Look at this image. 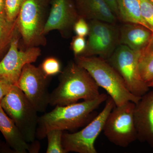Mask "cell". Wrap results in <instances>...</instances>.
I'll use <instances>...</instances> for the list:
<instances>
[{
    "instance_id": "1",
    "label": "cell",
    "mask_w": 153,
    "mask_h": 153,
    "mask_svg": "<svg viewBox=\"0 0 153 153\" xmlns=\"http://www.w3.org/2000/svg\"><path fill=\"white\" fill-rule=\"evenodd\" d=\"M108 98L107 94H100L92 100L64 106L56 105L50 112L39 117L36 138H45L47 132L52 130L73 131L86 126L94 118V111Z\"/></svg>"
},
{
    "instance_id": "2",
    "label": "cell",
    "mask_w": 153,
    "mask_h": 153,
    "mask_svg": "<svg viewBox=\"0 0 153 153\" xmlns=\"http://www.w3.org/2000/svg\"><path fill=\"white\" fill-rule=\"evenodd\" d=\"M59 82L50 93L49 105L64 106L78 100H92L100 95L99 86L87 70L71 62L60 73Z\"/></svg>"
},
{
    "instance_id": "3",
    "label": "cell",
    "mask_w": 153,
    "mask_h": 153,
    "mask_svg": "<svg viewBox=\"0 0 153 153\" xmlns=\"http://www.w3.org/2000/svg\"><path fill=\"white\" fill-rule=\"evenodd\" d=\"M75 62L87 70L99 87L106 91L116 106L128 101L137 103L140 99L130 92L120 74L104 58L78 56L75 57Z\"/></svg>"
},
{
    "instance_id": "4",
    "label": "cell",
    "mask_w": 153,
    "mask_h": 153,
    "mask_svg": "<svg viewBox=\"0 0 153 153\" xmlns=\"http://www.w3.org/2000/svg\"><path fill=\"white\" fill-rule=\"evenodd\" d=\"M1 105L23 134L26 141L32 142L36 138L38 111L17 85H12L3 98Z\"/></svg>"
},
{
    "instance_id": "5",
    "label": "cell",
    "mask_w": 153,
    "mask_h": 153,
    "mask_svg": "<svg viewBox=\"0 0 153 153\" xmlns=\"http://www.w3.org/2000/svg\"><path fill=\"white\" fill-rule=\"evenodd\" d=\"M48 0H25L16 19L17 28L27 48L44 46L45 10Z\"/></svg>"
},
{
    "instance_id": "6",
    "label": "cell",
    "mask_w": 153,
    "mask_h": 153,
    "mask_svg": "<svg viewBox=\"0 0 153 153\" xmlns=\"http://www.w3.org/2000/svg\"><path fill=\"white\" fill-rule=\"evenodd\" d=\"M135 103L128 101L114 108L107 118L103 134L115 146L126 148L137 140L134 109Z\"/></svg>"
},
{
    "instance_id": "7",
    "label": "cell",
    "mask_w": 153,
    "mask_h": 153,
    "mask_svg": "<svg viewBox=\"0 0 153 153\" xmlns=\"http://www.w3.org/2000/svg\"><path fill=\"white\" fill-rule=\"evenodd\" d=\"M115 106L114 101L108 97L102 110L84 128L71 133L63 131L62 145L66 153H97L94 146L96 140L103 131L107 118Z\"/></svg>"
},
{
    "instance_id": "8",
    "label": "cell",
    "mask_w": 153,
    "mask_h": 153,
    "mask_svg": "<svg viewBox=\"0 0 153 153\" xmlns=\"http://www.w3.org/2000/svg\"><path fill=\"white\" fill-rule=\"evenodd\" d=\"M140 51L132 50L120 44L106 60L120 74L130 92L136 96L141 97L149 91L150 87L140 75Z\"/></svg>"
},
{
    "instance_id": "9",
    "label": "cell",
    "mask_w": 153,
    "mask_h": 153,
    "mask_svg": "<svg viewBox=\"0 0 153 153\" xmlns=\"http://www.w3.org/2000/svg\"><path fill=\"white\" fill-rule=\"evenodd\" d=\"M49 78L44 74L40 66L36 67L29 63L24 66L16 85L38 112H45L49 105Z\"/></svg>"
},
{
    "instance_id": "10",
    "label": "cell",
    "mask_w": 153,
    "mask_h": 153,
    "mask_svg": "<svg viewBox=\"0 0 153 153\" xmlns=\"http://www.w3.org/2000/svg\"><path fill=\"white\" fill-rule=\"evenodd\" d=\"M20 38L18 30L7 52L0 61V78L13 85H16L24 66L36 62L41 55L38 47L19 49Z\"/></svg>"
},
{
    "instance_id": "11",
    "label": "cell",
    "mask_w": 153,
    "mask_h": 153,
    "mask_svg": "<svg viewBox=\"0 0 153 153\" xmlns=\"http://www.w3.org/2000/svg\"><path fill=\"white\" fill-rule=\"evenodd\" d=\"M113 25L98 20H91L89 24L86 49L80 56L99 55L105 60L109 58L120 40V33Z\"/></svg>"
},
{
    "instance_id": "12",
    "label": "cell",
    "mask_w": 153,
    "mask_h": 153,
    "mask_svg": "<svg viewBox=\"0 0 153 153\" xmlns=\"http://www.w3.org/2000/svg\"><path fill=\"white\" fill-rule=\"evenodd\" d=\"M79 17L71 0H52L49 16L44 26V34L53 30L66 34L73 27Z\"/></svg>"
},
{
    "instance_id": "13",
    "label": "cell",
    "mask_w": 153,
    "mask_h": 153,
    "mask_svg": "<svg viewBox=\"0 0 153 153\" xmlns=\"http://www.w3.org/2000/svg\"><path fill=\"white\" fill-rule=\"evenodd\" d=\"M134 119L137 140L153 148V90L145 94L135 103Z\"/></svg>"
},
{
    "instance_id": "14",
    "label": "cell",
    "mask_w": 153,
    "mask_h": 153,
    "mask_svg": "<svg viewBox=\"0 0 153 153\" xmlns=\"http://www.w3.org/2000/svg\"><path fill=\"white\" fill-rule=\"evenodd\" d=\"M152 32L142 25L126 23L121 28L119 42L132 50L141 51L148 44Z\"/></svg>"
},
{
    "instance_id": "15",
    "label": "cell",
    "mask_w": 153,
    "mask_h": 153,
    "mask_svg": "<svg viewBox=\"0 0 153 153\" xmlns=\"http://www.w3.org/2000/svg\"><path fill=\"white\" fill-rule=\"evenodd\" d=\"M0 131L7 144L17 153L27 152L29 143L13 121L9 117L0 104Z\"/></svg>"
},
{
    "instance_id": "16",
    "label": "cell",
    "mask_w": 153,
    "mask_h": 153,
    "mask_svg": "<svg viewBox=\"0 0 153 153\" xmlns=\"http://www.w3.org/2000/svg\"><path fill=\"white\" fill-rule=\"evenodd\" d=\"M82 17L110 24L116 22L117 16L105 0H78Z\"/></svg>"
},
{
    "instance_id": "17",
    "label": "cell",
    "mask_w": 153,
    "mask_h": 153,
    "mask_svg": "<svg viewBox=\"0 0 153 153\" xmlns=\"http://www.w3.org/2000/svg\"><path fill=\"white\" fill-rule=\"evenodd\" d=\"M119 18L126 23L144 26L153 33V29L144 19L139 0H117Z\"/></svg>"
},
{
    "instance_id": "18",
    "label": "cell",
    "mask_w": 153,
    "mask_h": 153,
    "mask_svg": "<svg viewBox=\"0 0 153 153\" xmlns=\"http://www.w3.org/2000/svg\"><path fill=\"white\" fill-rule=\"evenodd\" d=\"M139 69L142 79L147 84L153 81V35L147 45L140 51Z\"/></svg>"
},
{
    "instance_id": "19",
    "label": "cell",
    "mask_w": 153,
    "mask_h": 153,
    "mask_svg": "<svg viewBox=\"0 0 153 153\" xmlns=\"http://www.w3.org/2000/svg\"><path fill=\"white\" fill-rule=\"evenodd\" d=\"M17 31L16 20L9 22L5 16L0 15V61L7 52Z\"/></svg>"
},
{
    "instance_id": "20",
    "label": "cell",
    "mask_w": 153,
    "mask_h": 153,
    "mask_svg": "<svg viewBox=\"0 0 153 153\" xmlns=\"http://www.w3.org/2000/svg\"><path fill=\"white\" fill-rule=\"evenodd\" d=\"M63 131L54 129L47 132L48 146L47 153H67L62 145V135Z\"/></svg>"
},
{
    "instance_id": "21",
    "label": "cell",
    "mask_w": 153,
    "mask_h": 153,
    "mask_svg": "<svg viewBox=\"0 0 153 153\" xmlns=\"http://www.w3.org/2000/svg\"><path fill=\"white\" fill-rule=\"evenodd\" d=\"M40 67L44 74L49 77L60 73L62 71L60 61L54 57L46 58Z\"/></svg>"
},
{
    "instance_id": "22",
    "label": "cell",
    "mask_w": 153,
    "mask_h": 153,
    "mask_svg": "<svg viewBox=\"0 0 153 153\" xmlns=\"http://www.w3.org/2000/svg\"><path fill=\"white\" fill-rule=\"evenodd\" d=\"M25 0H6L5 15L10 22L16 21Z\"/></svg>"
},
{
    "instance_id": "23",
    "label": "cell",
    "mask_w": 153,
    "mask_h": 153,
    "mask_svg": "<svg viewBox=\"0 0 153 153\" xmlns=\"http://www.w3.org/2000/svg\"><path fill=\"white\" fill-rule=\"evenodd\" d=\"M140 3L144 19L153 29V3L150 0H140Z\"/></svg>"
},
{
    "instance_id": "24",
    "label": "cell",
    "mask_w": 153,
    "mask_h": 153,
    "mask_svg": "<svg viewBox=\"0 0 153 153\" xmlns=\"http://www.w3.org/2000/svg\"><path fill=\"white\" fill-rule=\"evenodd\" d=\"M71 48L75 57L81 55L85 52L86 42L84 37L76 36L71 43Z\"/></svg>"
},
{
    "instance_id": "25",
    "label": "cell",
    "mask_w": 153,
    "mask_h": 153,
    "mask_svg": "<svg viewBox=\"0 0 153 153\" xmlns=\"http://www.w3.org/2000/svg\"><path fill=\"white\" fill-rule=\"evenodd\" d=\"M73 28L77 36L85 37L88 35L89 33V25L86 23L84 18L82 17H79L76 20Z\"/></svg>"
},
{
    "instance_id": "26",
    "label": "cell",
    "mask_w": 153,
    "mask_h": 153,
    "mask_svg": "<svg viewBox=\"0 0 153 153\" xmlns=\"http://www.w3.org/2000/svg\"><path fill=\"white\" fill-rule=\"evenodd\" d=\"M12 85L5 80L0 78V104L4 97L10 89Z\"/></svg>"
},
{
    "instance_id": "27",
    "label": "cell",
    "mask_w": 153,
    "mask_h": 153,
    "mask_svg": "<svg viewBox=\"0 0 153 153\" xmlns=\"http://www.w3.org/2000/svg\"><path fill=\"white\" fill-rule=\"evenodd\" d=\"M29 144L27 152L30 153H38L41 149V145L38 141L34 140Z\"/></svg>"
},
{
    "instance_id": "28",
    "label": "cell",
    "mask_w": 153,
    "mask_h": 153,
    "mask_svg": "<svg viewBox=\"0 0 153 153\" xmlns=\"http://www.w3.org/2000/svg\"><path fill=\"white\" fill-rule=\"evenodd\" d=\"M105 1L110 7L113 12L114 13L117 17L118 18L119 13L118 10L117 0H105Z\"/></svg>"
},
{
    "instance_id": "29",
    "label": "cell",
    "mask_w": 153,
    "mask_h": 153,
    "mask_svg": "<svg viewBox=\"0 0 153 153\" xmlns=\"http://www.w3.org/2000/svg\"><path fill=\"white\" fill-rule=\"evenodd\" d=\"M6 0H0V15H5Z\"/></svg>"
},
{
    "instance_id": "30",
    "label": "cell",
    "mask_w": 153,
    "mask_h": 153,
    "mask_svg": "<svg viewBox=\"0 0 153 153\" xmlns=\"http://www.w3.org/2000/svg\"><path fill=\"white\" fill-rule=\"evenodd\" d=\"M148 85V86L149 87H153V80L152 82H150V83H149Z\"/></svg>"
},
{
    "instance_id": "31",
    "label": "cell",
    "mask_w": 153,
    "mask_h": 153,
    "mask_svg": "<svg viewBox=\"0 0 153 153\" xmlns=\"http://www.w3.org/2000/svg\"><path fill=\"white\" fill-rule=\"evenodd\" d=\"M150 1H151L153 3V0H150Z\"/></svg>"
},
{
    "instance_id": "32",
    "label": "cell",
    "mask_w": 153,
    "mask_h": 153,
    "mask_svg": "<svg viewBox=\"0 0 153 153\" xmlns=\"http://www.w3.org/2000/svg\"><path fill=\"white\" fill-rule=\"evenodd\" d=\"M139 1H140V0H139Z\"/></svg>"
}]
</instances>
